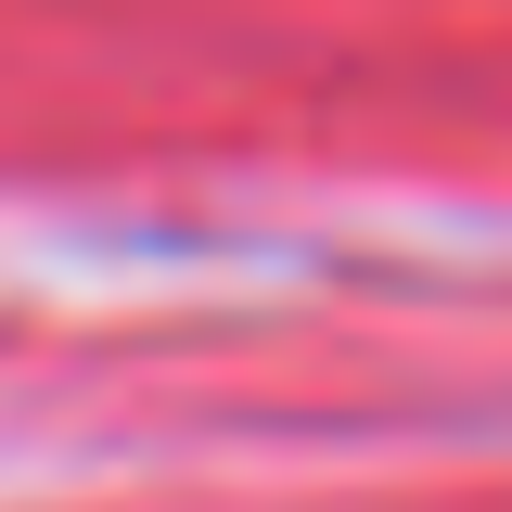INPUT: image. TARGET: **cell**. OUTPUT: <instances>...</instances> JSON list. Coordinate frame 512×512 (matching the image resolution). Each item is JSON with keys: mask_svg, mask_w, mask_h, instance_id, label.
<instances>
[]
</instances>
